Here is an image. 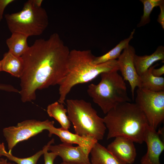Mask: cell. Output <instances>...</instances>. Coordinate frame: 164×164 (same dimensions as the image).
Here are the masks:
<instances>
[{"instance_id": "1", "label": "cell", "mask_w": 164, "mask_h": 164, "mask_svg": "<svg viewBox=\"0 0 164 164\" xmlns=\"http://www.w3.org/2000/svg\"><path fill=\"white\" fill-rule=\"evenodd\" d=\"M70 51L56 33L29 46L21 56L24 69L19 93L23 102L35 100L37 90L59 84L67 72Z\"/></svg>"}, {"instance_id": "12", "label": "cell", "mask_w": 164, "mask_h": 164, "mask_svg": "<svg viewBox=\"0 0 164 164\" xmlns=\"http://www.w3.org/2000/svg\"><path fill=\"white\" fill-rule=\"evenodd\" d=\"M49 150L60 156L63 162L91 164L89 159V154L79 146L74 147L71 144L63 143L58 145H50L48 148Z\"/></svg>"}, {"instance_id": "23", "label": "cell", "mask_w": 164, "mask_h": 164, "mask_svg": "<svg viewBox=\"0 0 164 164\" xmlns=\"http://www.w3.org/2000/svg\"><path fill=\"white\" fill-rule=\"evenodd\" d=\"M54 142V139H53L43 148L44 164H53L55 159L58 156L56 153L53 152H48L49 146Z\"/></svg>"}, {"instance_id": "21", "label": "cell", "mask_w": 164, "mask_h": 164, "mask_svg": "<svg viewBox=\"0 0 164 164\" xmlns=\"http://www.w3.org/2000/svg\"><path fill=\"white\" fill-rule=\"evenodd\" d=\"M143 5V13L140 21L137 25L138 27L145 25L150 21V16L154 8L164 4L163 0H141Z\"/></svg>"}, {"instance_id": "13", "label": "cell", "mask_w": 164, "mask_h": 164, "mask_svg": "<svg viewBox=\"0 0 164 164\" xmlns=\"http://www.w3.org/2000/svg\"><path fill=\"white\" fill-rule=\"evenodd\" d=\"M47 130L49 132V136L54 134L58 136L63 143L77 144L84 149L88 154L94 145L98 142L97 140L93 138L73 134L69 130L61 128H56L54 126V124L51 125Z\"/></svg>"}, {"instance_id": "17", "label": "cell", "mask_w": 164, "mask_h": 164, "mask_svg": "<svg viewBox=\"0 0 164 164\" xmlns=\"http://www.w3.org/2000/svg\"><path fill=\"white\" fill-rule=\"evenodd\" d=\"M158 65L152 66L139 76L140 88L155 92L164 91V78L155 77L152 73V69Z\"/></svg>"}, {"instance_id": "28", "label": "cell", "mask_w": 164, "mask_h": 164, "mask_svg": "<svg viewBox=\"0 0 164 164\" xmlns=\"http://www.w3.org/2000/svg\"><path fill=\"white\" fill-rule=\"evenodd\" d=\"M32 3L36 7H40L43 2L42 0H31Z\"/></svg>"}, {"instance_id": "14", "label": "cell", "mask_w": 164, "mask_h": 164, "mask_svg": "<svg viewBox=\"0 0 164 164\" xmlns=\"http://www.w3.org/2000/svg\"><path fill=\"white\" fill-rule=\"evenodd\" d=\"M164 60V47L158 46L156 50L150 55L139 56L135 54L134 63L136 72L139 76L148 69L155 62Z\"/></svg>"}, {"instance_id": "10", "label": "cell", "mask_w": 164, "mask_h": 164, "mask_svg": "<svg viewBox=\"0 0 164 164\" xmlns=\"http://www.w3.org/2000/svg\"><path fill=\"white\" fill-rule=\"evenodd\" d=\"M160 133L147 126L144 135L147 151L142 158L141 164H162L159 157L164 150V144L160 138Z\"/></svg>"}, {"instance_id": "32", "label": "cell", "mask_w": 164, "mask_h": 164, "mask_svg": "<svg viewBox=\"0 0 164 164\" xmlns=\"http://www.w3.org/2000/svg\"><path fill=\"white\" fill-rule=\"evenodd\" d=\"M2 71V69H1V61H0V71Z\"/></svg>"}, {"instance_id": "31", "label": "cell", "mask_w": 164, "mask_h": 164, "mask_svg": "<svg viewBox=\"0 0 164 164\" xmlns=\"http://www.w3.org/2000/svg\"><path fill=\"white\" fill-rule=\"evenodd\" d=\"M60 164H84L82 163H66L63 162Z\"/></svg>"}, {"instance_id": "30", "label": "cell", "mask_w": 164, "mask_h": 164, "mask_svg": "<svg viewBox=\"0 0 164 164\" xmlns=\"http://www.w3.org/2000/svg\"><path fill=\"white\" fill-rule=\"evenodd\" d=\"M0 164H15L8 162L7 159L3 158H0Z\"/></svg>"}, {"instance_id": "25", "label": "cell", "mask_w": 164, "mask_h": 164, "mask_svg": "<svg viewBox=\"0 0 164 164\" xmlns=\"http://www.w3.org/2000/svg\"><path fill=\"white\" fill-rule=\"evenodd\" d=\"M160 12L158 15L157 22L161 25L163 29H164V4L159 6Z\"/></svg>"}, {"instance_id": "5", "label": "cell", "mask_w": 164, "mask_h": 164, "mask_svg": "<svg viewBox=\"0 0 164 164\" xmlns=\"http://www.w3.org/2000/svg\"><path fill=\"white\" fill-rule=\"evenodd\" d=\"M67 116L75 133L98 141L104 138L106 128L103 118L97 114L90 102L83 99H67Z\"/></svg>"}, {"instance_id": "7", "label": "cell", "mask_w": 164, "mask_h": 164, "mask_svg": "<svg viewBox=\"0 0 164 164\" xmlns=\"http://www.w3.org/2000/svg\"><path fill=\"white\" fill-rule=\"evenodd\" d=\"M135 103L145 114L149 126L156 130L164 119V91L155 92L138 88Z\"/></svg>"}, {"instance_id": "24", "label": "cell", "mask_w": 164, "mask_h": 164, "mask_svg": "<svg viewBox=\"0 0 164 164\" xmlns=\"http://www.w3.org/2000/svg\"><path fill=\"white\" fill-rule=\"evenodd\" d=\"M14 0H0V21L3 18V15L5 8Z\"/></svg>"}, {"instance_id": "19", "label": "cell", "mask_w": 164, "mask_h": 164, "mask_svg": "<svg viewBox=\"0 0 164 164\" xmlns=\"http://www.w3.org/2000/svg\"><path fill=\"white\" fill-rule=\"evenodd\" d=\"M47 112L49 115L56 120L60 124L61 128L68 130L70 126V121L67 115V110L63 104L58 101L51 104L48 106Z\"/></svg>"}, {"instance_id": "18", "label": "cell", "mask_w": 164, "mask_h": 164, "mask_svg": "<svg viewBox=\"0 0 164 164\" xmlns=\"http://www.w3.org/2000/svg\"><path fill=\"white\" fill-rule=\"evenodd\" d=\"M12 33L6 41L9 51L15 56H21L29 47L27 42L28 37L19 33Z\"/></svg>"}, {"instance_id": "4", "label": "cell", "mask_w": 164, "mask_h": 164, "mask_svg": "<svg viewBox=\"0 0 164 164\" xmlns=\"http://www.w3.org/2000/svg\"><path fill=\"white\" fill-rule=\"evenodd\" d=\"M118 71L101 73L100 82L97 84H91L87 90L93 101L105 114L118 105L131 101L125 80Z\"/></svg>"}, {"instance_id": "2", "label": "cell", "mask_w": 164, "mask_h": 164, "mask_svg": "<svg viewBox=\"0 0 164 164\" xmlns=\"http://www.w3.org/2000/svg\"><path fill=\"white\" fill-rule=\"evenodd\" d=\"M91 50L73 49L69 54L67 73L59 84L58 101L64 103L67 96L76 85L89 82L101 73L119 70L117 60L95 64V57Z\"/></svg>"}, {"instance_id": "9", "label": "cell", "mask_w": 164, "mask_h": 164, "mask_svg": "<svg viewBox=\"0 0 164 164\" xmlns=\"http://www.w3.org/2000/svg\"><path fill=\"white\" fill-rule=\"evenodd\" d=\"M135 54L134 47L129 44L123 50L117 60L119 70L121 72L123 79L128 81L130 85L133 99L135 88L140 87L139 76L136 72L134 63V57Z\"/></svg>"}, {"instance_id": "15", "label": "cell", "mask_w": 164, "mask_h": 164, "mask_svg": "<svg viewBox=\"0 0 164 164\" xmlns=\"http://www.w3.org/2000/svg\"><path fill=\"white\" fill-rule=\"evenodd\" d=\"M2 71L17 77L21 76L24 69V62L21 56H15L8 51L5 53L0 60Z\"/></svg>"}, {"instance_id": "6", "label": "cell", "mask_w": 164, "mask_h": 164, "mask_svg": "<svg viewBox=\"0 0 164 164\" xmlns=\"http://www.w3.org/2000/svg\"><path fill=\"white\" fill-rule=\"evenodd\" d=\"M5 17L8 28L12 33H19L28 37L40 35L49 24L46 10L41 7L34 6L31 0L24 3L21 11L6 14Z\"/></svg>"}, {"instance_id": "8", "label": "cell", "mask_w": 164, "mask_h": 164, "mask_svg": "<svg viewBox=\"0 0 164 164\" xmlns=\"http://www.w3.org/2000/svg\"><path fill=\"white\" fill-rule=\"evenodd\" d=\"M54 124L53 121L46 120L41 121L34 119L26 120L15 126L3 129V133L7 142L9 152L12 151L20 142L27 140L48 129Z\"/></svg>"}, {"instance_id": "11", "label": "cell", "mask_w": 164, "mask_h": 164, "mask_svg": "<svg viewBox=\"0 0 164 164\" xmlns=\"http://www.w3.org/2000/svg\"><path fill=\"white\" fill-rule=\"evenodd\" d=\"M134 142L128 138L117 137L106 149L121 162L125 164H132L134 162L137 155Z\"/></svg>"}, {"instance_id": "20", "label": "cell", "mask_w": 164, "mask_h": 164, "mask_svg": "<svg viewBox=\"0 0 164 164\" xmlns=\"http://www.w3.org/2000/svg\"><path fill=\"white\" fill-rule=\"evenodd\" d=\"M135 31L134 29L128 38L121 41L114 47L106 53L99 56H95L93 61V63L101 64L118 58L121 51L127 47L130 40L133 38Z\"/></svg>"}, {"instance_id": "29", "label": "cell", "mask_w": 164, "mask_h": 164, "mask_svg": "<svg viewBox=\"0 0 164 164\" xmlns=\"http://www.w3.org/2000/svg\"><path fill=\"white\" fill-rule=\"evenodd\" d=\"M5 150L4 143L0 144V157L2 156V155L4 151Z\"/></svg>"}, {"instance_id": "27", "label": "cell", "mask_w": 164, "mask_h": 164, "mask_svg": "<svg viewBox=\"0 0 164 164\" xmlns=\"http://www.w3.org/2000/svg\"><path fill=\"white\" fill-rule=\"evenodd\" d=\"M153 75L157 77H160L164 73V65L158 69L153 68L152 71Z\"/></svg>"}, {"instance_id": "16", "label": "cell", "mask_w": 164, "mask_h": 164, "mask_svg": "<svg viewBox=\"0 0 164 164\" xmlns=\"http://www.w3.org/2000/svg\"><path fill=\"white\" fill-rule=\"evenodd\" d=\"M91 164H125L110 152L104 146L97 142L92 149Z\"/></svg>"}, {"instance_id": "3", "label": "cell", "mask_w": 164, "mask_h": 164, "mask_svg": "<svg viewBox=\"0 0 164 164\" xmlns=\"http://www.w3.org/2000/svg\"><path fill=\"white\" fill-rule=\"evenodd\" d=\"M103 118L108 130V139L123 137L138 143L144 142L145 133L149 124L144 113L135 103L121 104L109 111Z\"/></svg>"}, {"instance_id": "26", "label": "cell", "mask_w": 164, "mask_h": 164, "mask_svg": "<svg viewBox=\"0 0 164 164\" xmlns=\"http://www.w3.org/2000/svg\"><path fill=\"white\" fill-rule=\"evenodd\" d=\"M0 90L9 92L19 93V91L12 86L8 84H0Z\"/></svg>"}, {"instance_id": "22", "label": "cell", "mask_w": 164, "mask_h": 164, "mask_svg": "<svg viewBox=\"0 0 164 164\" xmlns=\"http://www.w3.org/2000/svg\"><path fill=\"white\" fill-rule=\"evenodd\" d=\"M43 154V151L42 149L31 156L22 158L13 155L12 152H8L5 150L3 152L2 156L17 164H36L39 159Z\"/></svg>"}]
</instances>
